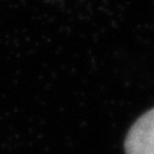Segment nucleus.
I'll use <instances>...</instances> for the list:
<instances>
[{
    "label": "nucleus",
    "mask_w": 154,
    "mask_h": 154,
    "mask_svg": "<svg viewBox=\"0 0 154 154\" xmlns=\"http://www.w3.org/2000/svg\"><path fill=\"white\" fill-rule=\"evenodd\" d=\"M126 154H154V108L143 114L128 131Z\"/></svg>",
    "instance_id": "obj_1"
}]
</instances>
